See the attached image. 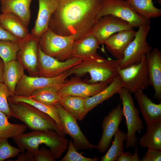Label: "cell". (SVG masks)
<instances>
[{
	"instance_id": "1",
	"label": "cell",
	"mask_w": 161,
	"mask_h": 161,
	"mask_svg": "<svg viewBox=\"0 0 161 161\" xmlns=\"http://www.w3.org/2000/svg\"><path fill=\"white\" fill-rule=\"evenodd\" d=\"M102 0H58L48 28L63 36L73 35L75 40L91 34Z\"/></svg>"
},
{
	"instance_id": "2",
	"label": "cell",
	"mask_w": 161,
	"mask_h": 161,
	"mask_svg": "<svg viewBox=\"0 0 161 161\" xmlns=\"http://www.w3.org/2000/svg\"><path fill=\"white\" fill-rule=\"evenodd\" d=\"M21 153L27 150L33 154L39 149L40 145L44 144L56 159H59L68 148V140L51 129L33 130L13 138Z\"/></svg>"
},
{
	"instance_id": "3",
	"label": "cell",
	"mask_w": 161,
	"mask_h": 161,
	"mask_svg": "<svg viewBox=\"0 0 161 161\" xmlns=\"http://www.w3.org/2000/svg\"><path fill=\"white\" fill-rule=\"evenodd\" d=\"M119 63L117 60L106 59L99 55L91 60L82 61L68 72L70 75L74 74L80 77L88 73L91 77L89 83L103 82L108 85L118 75L116 68Z\"/></svg>"
},
{
	"instance_id": "4",
	"label": "cell",
	"mask_w": 161,
	"mask_h": 161,
	"mask_svg": "<svg viewBox=\"0 0 161 161\" xmlns=\"http://www.w3.org/2000/svg\"><path fill=\"white\" fill-rule=\"evenodd\" d=\"M12 117L17 118L32 130H53L65 137L63 129L47 114L33 106L22 102L8 100Z\"/></svg>"
},
{
	"instance_id": "5",
	"label": "cell",
	"mask_w": 161,
	"mask_h": 161,
	"mask_svg": "<svg viewBox=\"0 0 161 161\" xmlns=\"http://www.w3.org/2000/svg\"><path fill=\"white\" fill-rule=\"evenodd\" d=\"M75 40L73 35H59L48 28L40 38L39 46L46 55L63 61L72 57Z\"/></svg>"
},
{
	"instance_id": "6",
	"label": "cell",
	"mask_w": 161,
	"mask_h": 161,
	"mask_svg": "<svg viewBox=\"0 0 161 161\" xmlns=\"http://www.w3.org/2000/svg\"><path fill=\"white\" fill-rule=\"evenodd\" d=\"M117 94L122 101L123 115L126 118L127 129L125 148L126 149L130 147L135 148L137 143L136 133L140 132L144 129L143 121L139 116L140 111L135 106L131 93L125 88H121Z\"/></svg>"
},
{
	"instance_id": "7",
	"label": "cell",
	"mask_w": 161,
	"mask_h": 161,
	"mask_svg": "<svg viewBox=\"0 0 161 161\" xmlns=\"http://www.w3.org/2000/svg\"><path fill=\"white\" fill-rule=\"evenodd\" d=\"M109 14L126 21L133 28L138 27L150 22V19L138 14L126 0H102L101 8L95 22L103 16Z\"/></svg>"
},
{
	"instance_id": "8",
	"label": "cell",
	"mask_w": 161,
	"mask_h": 161,
	"mask_svg": "<svg viewBox=\"0 0 161 161\" xmlns=\"http://www.w3.org/2000/svg\"><path fill=\"white\" fill-rule=\"evenodd\" d=\"M134 38L126 48L123 58L119 61L118 67L123 69L139 63L143 57L152 50L147 42V37L151 28L150 22L140 26Z\"/></svg>"
},
{
	"instance_id": "9",
	"label": "cell",
	"mask_w": 161,
	"mask_h": 161,
	"mask_svg": "<svg viewBox=\"0 0 161 161\" xmlns=\"http://www.w3.org/2000/svg\"><path fill=\"white\" fill-rule=\"evenodd\" d=\"M116 69L122 80V87L134 93L148 88L149 85L147 61L144 55L138 64L127 67Z\"/></svg>"
},
{
	"instance_id": "10",
	"label": "cell",
	"mask_w": 161,
	"mask_h": 161,
	"mask_svg": "<svg viewBox=\"0 0 161 161\" xmlns=\"http://www.w3.org/2000/svg\"><path fill=\"white\" fill-rule=\"evenodd\" d=\"M69 76L68 71L59 76L51 78L27 76L25 74L17 85L14 95L30 97L34 91L46 88L58 91Z\"/></svg>"
},
{
	"instance_id": "11",
	"label": "cell",
	"mask_w": 161,
	"mask_h": 161,
	"mask_svg": "<svg viewBox=\"0 0 161 161\" xmlns=\"http://www.w3.org/2000/svg\"><path fill=\"white\" fill-rule=\"evenodd\" d=\"M39 41L30 33L27 37L19 41V49L17 54V60L30 76H37L39 75Z\"/></svg>"
},
{
	"instance_id": "12",
	"label": "cell",
	"mask_w": 161,
	"mask_h": 161,
	"mask_svg": "<svg viewBox=\"0 0 161 161\" xmlns=\"http://www.w3.org/2000/svg\"><path fill=\"white\" fill-rule=\"evenodd\" d=\"M39 63L38 76L51 78L59 76L80 63L82 61L78 58L71 57L64 61H60L46 55L38 48Z\"/></svg>"
},
{
	"instance_id": "13",
	"label": "cell",
	"mask_w": 161,
	"mask_h": 161,
	"mask_svg": "<svg viewBox=\"0 0 161 161\" xmlns=\"http://www.w3.org/2000/svg\"><path fill=\"white\" fill-rule=\"evenodd\" d=\"M58 110L65 134L70 136L77 150L91 149L96 145L90 143L80 128L77 120L58 103L55 105Z\"/></svg>"
},
{
	"instance_id": "14",
	"label": "cell",
	"mask_w": 161,
	"mask_h": 161,
	"mask_svg": "<svg viewBox=\"0 0 161 161\" xmlns=\"http://www.w3.org/2000/svg\"><path fill=\"white\" fill-rule=\"evenodd\" d=\"M126 21L112 15H107L99 18L93 25L91 34L99 45L104 43L110 36L119 31L133 30Z\"/></svg>"
},
{
	"instance_id": "15",
	"label": "cell",
	"mask_w": 161,
	"mask_h": 161,
	"mask_svg": "<svg viewBox=\"0 0 161 161\" xmlns=\"http://www.w3.org/2000/svg\"><path fill=\"white\" fill-rule=\"evenodd\" d=\"M108 85L103 82L93 84L86 83L80 77L75 76L66 80L58 92L61 97L72 95L86 98L97 94Z\"/></svg>"
},
{
	"instance_id": "16",
	"label": "cell",
	"mask_w": 161,
	"mask_h": 161,
	"mask_svg": "<svg viewBox=\"0 0 161 161\" xmlns=\"http://www.w3.org/2000/svg\"><path fill=\"white\" fill-rule=\"evenodd\" d=\"M123 116V109L120 103L104 117L102 124V136L96 145V148L100 152L104 153L109 147L112 139L122 120Z\"/></svg>"
},
{
	"instance_id": "17",
	"label": "cell",
	"mask_w": 161,
	"mask_h": 161,
	"mask_svg": "<svg viewBox=\"0 0 161 161\" xmlns=\"http://www.w3.org/2000/svg\"><path fill=\"white\" fill-rule=\"evenodd\" d=\"M145 56L148 69L149 85L154 91V98L161 100V52L156 47Z\"/></svg>"
},
{
	"instance_id": "18",
	"label": "cell",
	"mask_w": 161,
	"mask_h": 161,
	"mask_svg": "<svg viewBox=\"0 0 161 161\" xmlns=\"http://www.w3.org/2000/svg\"><path fill=\"white\" fill-rule=\"evenodd\" d=\"M39 8L36 19L30 33L39 39L48 29L50 18L57 7L58 0H38Z\"/></svg>"
},
{
	"instance_id": "19",
	"label": "cell",
	"mask_w": 161,
	"mask_h": 161,
	"mask_svg": "<svg viewBox=\"0 0 161 161\" xmlns=\"http://www.w3.org/2000/svg\"><path fill=\"white\" fill-rule=\"evenodd\" d=\"M136 32L133 29L119 31L110 36L104 44L108 52L120 61L123 58L125 51L134 38Z\"/></svg>"
},
{
	"instance_id": "20",
	"label": "cell",
	"mask_w": 161,
	"mask_h": 161,
	"mask_svg": "<svg viewBox=\"0 0 161 161\" xmlns=\"http://www.w3.org/2000/svg\"><path fill=\"white\" fill-rule=\"evenodd\" d=\"M134 94L146 125L161 121V103L157 104L153 102L143 90Z\"/></svg>"
},
{
	"instance_id": "21",
	"label": "cell",
	"mask_w": 161,
	"mask_h": 161,
	"mask_svg": "<svg viewBox=\"0 0 161 161\" xmlns=\"http://www.w3.org/2000/svg\"><path fill=\"white\" fill-rule=\"evenodd\" d=\"M99 44L92 34L79 40H75L72 46V57L82 61L91 60L98 57L97 53Z\"/></svg>"
},
{
	"instance_id": "22",
	"label": "cell",
	"mask_w": 161,
	"mask_h": 161,
	"mask_svg": "<svg viewBox=\"0 0 161 161\" xmlns=\"http://www.w3.org/2000/svg\"><path fill=\"white\" fill-rule=\"evenodd\" d=\"M0 22L5 30L19 41L26 38L30 34L28 26L13 13L0 14Z\"/></svg>"
},
{
	"instance_id": "23",
	"label": "cell",
	"mask_w": 161,
	"mask_h": 161,
	"mask_svg": "<svg viewBox=\"0 0 161 161\" xmlns=\"http://www.w3.org/2000/svg\"><path fill=\"white\" fill-rule=\"evenodd\" d=\"M32 0H1L2 13H12L28 26L31 18L30 5Z\"/></svg>"
},
{
	"instance_id": "24",
	"label": "cell",
	"mask_w": 161,
	"mask_h": 161,
	"mask_svg": "<svg viewBox=\"0 0 161 161\" xmlns=\"http://www.w3.org/2000/svg\"><path fill=\"white\" fill-rule=\"evenodd\" d=\"M122 87V80L118 74L112 82L103 90L92 96L86 98L84 105L85 109L89 112L98 104L118 93Z\"/></svg>"
},
{
	"instance_id": "25",
	"label": "cell",
	"mask_w": 161,
	"mask_h": 161,
	"mask_svg": "<svg viewBox=\"0 0 161 161\" xmlns=\"http://www.w3.org/2000/svg\"><path fill=\"white\" fill-rule=\"evenodd\" d=\"M24 69L21 64L17 60L12 61L4 64L3 83L14 95L17 83L25 74Z\"/></svg>"
},
{
	"instance_id": "26",
	"label": "cell",
	"mask_w": 161,
	"mask_h": 161,
	"mask_svg": "<svg viewBox=\"0 0 161 161\" xmlns=\"http://www.w3.org/2000/svg\"><path fill=\"white\" fill-rule=\"evenodd\" d=\"M86 98L67 95L61 97L59 103L76 120H81L88 112L84 106Z\"/></svg>"
},
{
	"instance_id": "27",
	"label": "cell",
	"mask_w": 161,
	"mask_h": 161,
	"mask_svg": "<svg viewBox=\"0 0 161 161\" xmlns=\"http://www.w3.org/2000/svg\"><path fill=\"white\" fill-rule=\"evenodd\" d=\"M146 125V133L139 139V145L143 148L161 151V121Z\"/></svg>"
},
{
	"instance_id": "28",
	"label": "cell",
	"mask_w": 161,
	"mask_h": 161,
	"mask_svg": "<svg viewBox=\"0 0 161 161\" xmlns=\"http://www.w3.org/2000/svg\"><path fill=\"white\" fill-rule=\"evenodd\" d=\"M8 100L12 102H22L29 104L52 118L62 129V124L57 109L55 106L45 104L27 97L15 95L10 96Z\"/></svg>"
},
{
	"instance_id": "29",
	"label": "cell",
	"mask_w": 161,
	"mask_h": 161,
	"mask_svg": "<svg viewBox=\"0 0 161 161\" xmlns=\"http://www.w3.org/2000/svg\"><path fill=\"white\" fill-rule=\"evenodd\" d=\"M139 15L146 18H156L161 16V10L156 7L153 0H125Z\"/></svg>"
},
{
	"instance_id": "30",
	"label": "cell",
	"mask_w": 161,
	"mask_h": 161,
	"mask_svg": "<svg viewBox=\"0 0 161 161\" xmlns=\"http://www.w3.org/2000/svg\"><path fill=\"white\" fill-rule=\"evenodd\" d=\"M8 119L5 114L0 111V138L7 139L24 133L27 129L26 125L11 123Z\"/></svg>"
},
{
	"instance_id": "31",
	"label": "cell",
	"mask_w": 161,
	"mask_h": 161,
	"mask_svg": "<svg viewBox=\"0 0 161 161\" xmlns=\"http://www.w3.org/2000/svg\"><path fill=\"white\" fill-rule=\"evenodd\" d=\"M112 144L106 153L101 159V161H115L123 152L124 141L126 140V134L118 129L114 135Z\"/></svg>"
},
{
	"instance_id": "32",
	"label": "cell",
	"mask_w": 161,
	"mask_h": 161,
	"mask_svg": "<svg viewBox=\"0 0 161 161\" xmlns=\"http://www.w3.org/2000/svg\"><path fill=\"white\" fill-rule=\"evenodd\" d=\"M29 97L40 102L52 106H55L58 103L61 98L57 91L49 88L37 90Z\"/></svg>"
},
{
	"instance_id": "33",
	"label": "cell",
	"mask_w": 161,
	"mask_h": 161,
	"mask_svg": "<svg viewBox=\"0 0 161 161\" xmlns=\"http://www.w3.org/2000/svg\"><path fill=\"white\" fill-rule=\"evenodd\" d=\"M19 49V41L0 40V58L4 64L17 60V55Z\"/></svg>"
},
{
	"instance_id": "34",
	"label": "cell",
	"mask_w": 161,
	"mask_h": 161,
	"mask_svg": "<svg viewBox=\"0 0 161 161\" xmlns=\"http://www.w3.org/2000/svg\"><path fill=\"white\" fill-rule=\"evenodd\" d=\"M14 95L9 90L6 85L0 83V111L4 113L8 118L12 117L8 99Z\"/></svg>"
},
{
	"instance_id": "35",
	"label": "cell",
	"mask_w": 161,
	"mask_h": 161,
	"mask_svg": "<svg viewBox=\"0 0 161 161\" xmlns=\"http://www.w3.org/2000/svg\"><path fill=\"white\" fill-rule=\"evenodd\" d=\"M20 152L19 148L12 146L7 139L0 138V161L17 157Z\"/></svg>"
},
{
	"instance_id": "36",
	"label": "cell",
	"mask_w": 161,
	"mask_h": 161,
	"mask_svg": "<svg viewBox=\"0 0 161 161\" xmlns=\"http://www.w3.org/2000/svg\"><path fill=\"white\" fill-rule=\"evenodd\" d=\"M68 145V149L67 153L60 161H97L99 160V157H87L78 153L72 140L69 141Z\"/></svg>"
},
{
	"instance_id": "37",
	"label": "cell",
	"mask_w": 161,
	"mask_h": 161,
	"mask_svg": "<svg viewBox=\"0 0 161 161\" xmlns=\"http://www.w3.org/2000/svg\"><path fill=\"white\" fill-rule=\"evenodd\" d=\"M35 161H55L56 159L50 151L42 147L33 154Z\"/></svg>"
},
{
	"instance_id": "38",
	"label": "cell",
	"mask_w": 161,
	"mask_h": 161,
	"mask_svg": "<svg viewBox=\"0 0 161 161\" xmlns=\"http://www.w3.org/2000/svg\"><path fill=\"white\" fill-rule=\"evenodd\" d=\"M142 161H161V151L148 148V150L143 157Z\"/></svg>"
},
{
	"instance_id": "39",
	"label": "cell",
	"mask_w": 161,
	"mask_h": 161,
	"mask_svg": "<svg viewBox=\"0 0 161 161\" xmlns=\"http://www.w3.org/2000/svg\"><path fill=\"white\" fill-rule=\"evenodd\" d=\"M135 151L134 154L129 152H124L118 158L117 161H139V157L138 154L137 144L135 147Z\"/></svg>"
},
{
	"instance_id": "40",
	"label": "cell",
	"mask_w": 161,
	"mask_h": 161,
	"mask_svg": "<svg viewBox=\"0 0 161 161\" xmlns=\"http://www.w3.org/2000/svg\"><path fill=\"white\" fill-rule=\"evenodd\" d=\"M0 40L19 42L17 38L5 30L2 26L0 22Z\"/></svg>"
},
{
	"instance_id": "41",
	"label": "cell",
	"mask_w": 161,
	"mask_h": 161,
	"mask_svg": "<svg viewBox=\"0 0 161 161\" xmlns=\"http://www.w3.org/2000/svg\"><path fill=\"white\" fill-rule=\"evenodd\" d=\"M17 159L15 161H35L32 153L27 150L25 153L19 154L17 156Z\"/></svg>"
},
{
	"instance_id": "42",
	"label": "cell",
	"mask_w": 161,
	"mask_h": 161,
	"mask_svg": "<svg viewBox=\"0 0 161 161\" xmlns=\"http://www.w3.org/2000/svg\"><path fill=\"white\" fill-rule=\"evenodd\" d=\"M4 64L2 59L0 58V83H3V71Z\"/></svg>"
}]
</instances>
